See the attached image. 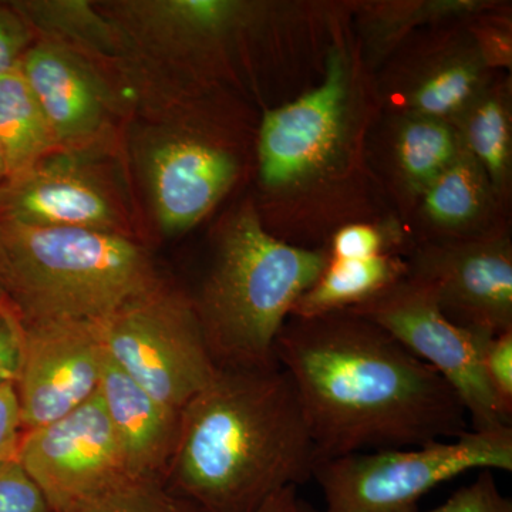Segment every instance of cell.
Masks as SVG:
<instances>
[{"instance_id":"6da1fadb","label":"cell","mask_w":512,"mask_h":512,"mask_svg":"<svg viewBox=\"0 0 512 512\" xmlns=\"http://www.w3.org/2000/svg\"><path fill=\"white\" fill-rule=\"evenodd\" d=\"M275 357L301 400L319 460L424 446L470 430L453 387L356 313L286 320Z\"/></svg>"},{"instance_id":"7a4b0ae2","label":"cell","mask_w":512,"mask_h":512,"mask_svg":"<svg viewBox=\"0 0 512 512\" xmlns=\"http://www.w3.org/2000/svg\"><path fill=\"white\" fill-rule=\"evenodd\" d=\"M301 400L281 365L218 369L181 413L167 476L204 512H255L311 480L318 463Z\"/></svg>"},{"instance_id":"3957f363","label":"cell","mask_w":512,"mask_h":512,"mask_svg":"<svg viewBox=\"0 0 512 512\" xmlns=\"http://www.w3.org/2000/svg\"><path fill=\"white\" fill-rule=\"evenodd\" d=\"M328 262L325 252L272 237L251 207L239 210L222 228L210 271L192 298L215 366L279 365V332Z\"/></svg>"},{"instance_id":"277c9868","label":"cell","mask_w":512,"mask_h":512,"mask_svg":"<svg viewBox=\"0 0 512 512\" xmlns=\"http://www.w3.org/2000/svg\"><path fill=\"white\" fill-rule=\"evenodd\" d=\"M160 279L141 239L0 222V291L22 323L104 320Z\"/></svg>"},{"instance_id":"5b68a950","label":"cell","mask_w":512,"mask_h":512,"mask_svg":"<svg viewBox=\"0 0 512 512\" xmlns=\"http://www.w3.org/2000/svg\"><path fill=\"white\" fill-rule=\"evenodd\" d=\"M471 470L512 471L511 426L453 440L323 458L313 468L323 512H419L429 491Z\"/></svg>"},{"instance_id":"8992f818","label":"cell","mask_w":512,"mask_h":512,"mask_svg":"<svg viewBox=\"0 0 512 512\" xmlns=\"http://www.w3.org/2000/svg\"><path fill=\"white\" fill-rule=\"evenodd\" d=\"M126 140L59 148L0 185V222L140 238Z\"/></svg>"},{"instance_id":"52a82bcc","label":"cell","mask_w":512,"mask_h":512,"mask_svg":"<svg viewBox=\"0 0 512 512\" xmlns=\"http://www.w3.org/2000/svg\"><path fill=\"white\" fill-rule=\"evenodd\" d=\"M124 140L148 217L163 237L194 228L237 180V157L184 124L173 101L137 111Z\"/></svg>"},{"instance_id":"ba28073f","label":"cell","mask_w":512,"mask_h":512,"mask_svg":"<svg viewBox=\"0 0 512 512\" xmlns=\"http://www.w3.org/2000/svg\"><path fill=\"white\" fill-rule=\"evenodd\" d=\"M107 355L175 412L218 372L194 301L163 278L101 320Z\"/></svg>"},{"instance_id":"9c48e42d","label":"cell","mask_w":512,"mask_h":512,"mask_svg":"<svg viewBox=\"0 0 512 512\" xmlns=\"http://www.w3.org/2000/svg\"><path fill=\"white\" fill-rule=\"evenodd\" d=\"M350 312L386 330L400 345L433 367L453 387L473 430L511 426L484 373L483 350L491 338L451 322L427 286L413 278L402 279Z\"/></svg>"},{"instance_id":"30bf717a","label":"cell","mask_w":512,"mask_h":512,"mask_svg":"<svg viewBox=\"0 0 512 512\" xmlns=\"http://www.w3.org/2000/svg\"><path fill=\"white\" fill-rule=\"evenodd\" d=\"M19 67L57 147L73 150L124 140L138 100L119 73L70 47L40 39Z\"/></svg>"},{"instance_id":"8fae6325","label":"cell","mask_w":512,"mask_h":512,"mask_svg":"<svg viewBox=\"0 0 512 512\" xmlns=\"http://www.w3.org/2000/svg\"><path fill=\"white\" fill-rule=\"evenodd\" d=\"M16 460L45 494L52 512H70L137 480L99 392L62 419L23 431Z\"/></svg>"},{"instance_id":"7c38bea8","label":"cell","mask_w":512,"mask_h":512,"mask_svg":"<svg viewBox=\"0 0 512 512\" xmlns=\"http://www.w3.org/2000/svg\"><path fill=\"white\" fill-rule=\"evenodd\" d=\"M18 396L22 429L62 419L99 392L107 363L101 320L22 323Z\"/></svg>"},{"instance_id":"4fadbf2b","label":"cell","mask_w":512,"mask_h":512,"mask_svg":"<svg viewBox=\"0 0 512 512\" xmlns=\"http://www.w3.org/2000/svg\"><path fill=\"white\" fill-rule=\"evenodd\" d=\"M345 57L332 53L326 77L302 97L266 111L259 131V171L265 185L286 187L319 171L336 153L349 101Z\"/></svg>"},{"instance_id":"5bb4252c","label":"cell","mask_w":512,"mask_h":512,"mask_svg":"<svg viewBox=\"0 0 512 512\" xmlns=\"http://www.w3.org/2000/svg\"><path fill=\"white\" fill-rule=\"evenodd\" d=\"M413 279L461 328L493 338L512 330V255L504 241L470 242L424 252Z\"/></svg>"},{"instance_id":"9a60e30c","label":"cell","mask_w":512,"mask_h":512,"mask_svg":"<svg viewBox=\"0 0 512 512\" xmlns=\"http://www.w3.org/2000/svg\"><path fill=\"white\" fill-rule=\"evenodd\" d=\"M99 394L120 441L130 476L137 480H161L177 446L181 413L154 399L109 355Z\"/></svg>"},{"instance_id":"2e32d148","label":"cell","mask_w":512,"mask_h":512,"mask_svg":"<svg viewBox=\"0 0 512 512\" xmlns=\"http://www.w3.org/2000/svg\"><path fill=\"white\" fill-rule=\"evenodd\" d=\"M35 39L59 43L123 77L128 87L136 77V60L113 20L90 0H12Z\"/></svg>"},{"instance_id":"e0dca14e","label":"cell","mask_w":512,"mask_h":512,"mask_svg":"<svg viewBox=\"0 0 512 512\" xmlns=\"http://www.w3.org/2000/svg\"><path fill=\"white\" fill-rule=\"evenodd\" d=\"M406 265L389 255L367 259L329 258L316 284L296 302L292 316L312 319L350 311L402 281Z\"/></svg>"},{"instance_id":"ac0fdd59","label":"cell","mask_w":512,"mask_h":512,"mask_svg":"<svg viewBox=\"0 0 512 512\" xmlns=\"http://www.w3.org/2000/svg\"><path fill=\"white\" fill-rule=\"evenodd\" d=\"M59 150L20 67L0 76V151L8 180Z\"/></svg>"},{"instance_id":"d6986e66","label":"cell","mask_w":512,"mask_h":512,"mask_svg":"<svg viewBox=\"0 0 512 512\" xmlns=\"http://www.w3.org/2000/svg\"><path fill=\"white\" fill-rule=\"evenodd\" d=\"M457 156L456 136L444 121L416 116L400 130L397 157L414 187L426 190Z\"/></svg>"},{"instance_id":"ffe728a7","label":"cell","mask_w":512,"mask_h":512,"mask_svg":"<svg viewBox=\"0 0 512 512\" xmlns=\"http://www.w3.org/2000/svg\"><path fill=\"white\" fill-rule=\"evenodd\" d=\"M477 161L460 156L426 188L427 215L444 228H461L480 214L484 204L483 175Z\"/></svg>"},{"instance_id":"44dd1931","label":"cell","mask_w":512,"mask_h":512,"mask_svg":"<svg viewBox=\"0 0 512 512\" xmlns=\"http://www.w3.org/2000/svg\"><path fill=\"white\" fill-rule=\"evenodd\" d=\"M466 137L477 163L483 165L494 184H500L511 154L510 117L504 104L495 97L478 101L468 116Z\"/></svg>"},{"instance_id":"7402d4cb","label":"cell","mask_w":512,"mask_h":512,"mask_svg":"<svg viewBox=\"0 0 512 512\" xmlns=\"http://www.w3.org/2000/svg\"><path fill=\"white\" fill-rule=\"evenodd\" d=\"M480 86V70L473 62L441 67L420 83L412 97L417 116L444 121L471 103Z\"/></svg>"},{"instance_id":"603a6c76","label":"cell","mask_w":512,"mask_h":512,"mask_svg":"<svg viewBox=\"0 0 512 512\" xmlns=\"http://www.w3.org/2000/svg\"><path fill=\"white\" fill-rule=\"evenodd\" d=\"M70 512H204L161 480H130Z\"/></svg>"},{"instance_id":"cb8c5ba5","label":"cell","mask_w":512,"mask_h":512,"mask_svg":"<svg viewBox=\"0 0 512 512\" xmlns=\"http://www.w3.org/2000/svg\"><path fill=\"white\" fill-rule=\"evenodd\" d=\"M0 512H52L45 494L16 458L0 464Z\"/></svg>"},{"instance_id":"d4e9b609","label":"cell","mask_w":512,"mask_h":512,"mask_svg":"<svg viewBox=\"0 0 512 512\" xmlns=\"http://www.w3.org/2000/svg\"><path fill=\"white\" fill-rule=\"evenodd\" d=\"M427 512H512V501L501 493L494 471L481 470L476 480L457 490L446 503Z\"/></svg>"},{"instance_id":"484cf974","label":"cell","mask_w":512,"mask_h":512,"mask_svg":"<svg viewBox=\"0 0 512 512\" xmlns=\"http://www.w3.org/2000/svg\"><path fill=\"white\" fill-rule=\"evenodd\" d=\"M485 377L495 399L508 420L512 417V330L485 342L483 350Z\"/></svg>"},{"instance_id":"4316f807","label":"cell","mask_w":512,"mask_h":512,"mask_svg":"<svg viewBox=\"0 0 512 512\" xmlns=\"http://www.w3.org/2000/svg\"><path fill=\"white\" fill-rule=\"evenodd\" d=\"M23 353V325L12 306L0 302V392L16 387Z\"/></svg>"},{"instance_id":"83f0119b","label":"cell","mask_w":512,"mask_h":512,"mask_svg":"<svg viewBox=\"0 0 512 512\" xmlns=\"http://www.w3.org/2000/svg\"><path fill=\"white\" fill-rule=\"evenodd\" d=\"M35 42L32 30L9 2H0V76L16 69Z\"/></svg>"},{"instance_id":"f1b7e54d","label":"cell","mask_w":512,"mask_h":512,"mask_svg":"<svg viewBox=\"0 0 512 512\" xmlns=\"http://www.w3.org/2000/svg\"><path fill=\"white\" fill-rule=\"evenodd\" d=\"M382 231L370 225H349L333 238L332 259H367L384 255Z\"/></svg>"},{"instance_id":"f546056e","label":"cell","mask_w":512,"mask_h":512,"mask_svg":"<svg viewBox=\"0 0 512 512\" xmlns=\"http://www.w3.org/2000/svg\"><path fill=\"white\" fill-rule=\"evenodd\" d=\"M22 433L18 396L8 387L0 392V464L16 458Z\"/></svg>"},{"instance_id":"4dcf8cb0","label":"cell","mask_w":512,"mask_h":512,"mask_svg":"<svg viewBox=\"0 0 512 512\" xmlns=\"http://www.w3.org/2000/svg\"><path fill=\"white\" fill-rule=\"evenodd\" d=\"M296 497H298V488H286L281 493L275 494L269 498L264 505L255 512H293Z\"/></svg>"},{"instance_id":"1f68e13d","label":"cell","mask_w":512,"mask_h":512,"mask_svg":"<svg viewBox=\"0 0 512 512\" xmlns=\"http://www.w3.org/2000/svg\"><path fill=\"white\" fill-rule=\"evenodd\" d=\"M293 512H323L318 508L313 507L308 501L303 500L301 497H296L295 505H293Z\"/></svg>"},{"instance_id":"d6a6232c","label":"cell","mask_w":512,"mask_h":512,"mask_svg":"<svg viewBox=\"0 0 512 512\" xmlns=\"http://www.w3.org/2000/svg\"><path fill=\"white\" fill-rule=\"evenodd\" d=\"M6 180H8V174H6L5 160H3V154L0 151V185L5 183Z\"/></svg>"},{"instance_id":"836d02e7","label":"cell","mask_w":512,"mask_h":512,"mask_svg":"<svg viewBox=\"0 0 512 512\" xmlns=\"http://www.w3.org/2000/svg\"><path fill=\"white\" fill-rule=\"evenodd\" d=\"M2 301H3V293H2V291H0V302H2Z\"/></svg>"}]
</instances>
